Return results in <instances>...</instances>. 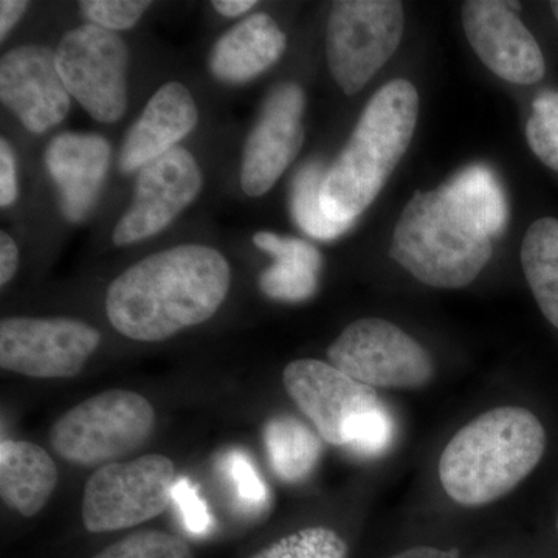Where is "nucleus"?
Returning <instances> with one entry per match:
<instances>
[{
	"label": "nucleus",
	"instance_id": "nucleus-26",
	"mask_svg": "<svg viewBox=\"0 0 558 558\" xmlns=\"http://www.w3.org/2000/svg\"><path fill=\"white\" fill-rule=\"evenodd\" d=\"M529 148L550 170L558 171V92H542L527 120Z\"/></svg>",
	"mask_w": 558,
	"mask_h": 558
},
{
	"label": "nucleus",
	"instance_id": "nucleus-6",
	"mask_svg": "<svg viewBox=\"0 0 558 558\" xmlns=\"http://www.w3.org/2000/svg\"><path fill=\"white\" fill-rule=\"evenodd\" d=\"M175 481L174 462L163 454L98 468L84 487V527L105 534L156 519L171 505Z\"/></svg>",
	"mask_w": 558,
	"mask_h": 558
},
{
	"label": "nucleus",
	"instance_id": "nucleus-30",
	"mask_svg": "<svg viewBox=\"0 0 558 558\" xmlns=\"http://www.w3.org/2000/svg\"><path fill=\"white\" fill-rule=\"evenodd\" d=\"M227 473L236 488L238 498L252 512L264 510L269 505V488L260 478L258 470L253 468L247 454L231 451L226 459Z\"/></svg>",
	"mask_w": 558,
	"mask_h": 558
},
{
	"label": "nucleus",
	"instance_id": "nucleus-19",
	"mask_svg": "<svg viewBox=\"0 0 558 558\" xmlns=\"http://www.w3.org/2000/svg\"><path fill=\"white\" fill-rule=\"evenodd\" d=\"M58 484V469L43 447L28 440L0 444V497L21 513L35 517L49 502Z\"/></svg>",
	"mask_w": 558,
	"mask_h": 558
},
{
	"label": "nucleus",
	"instance_id": "nucleus-27",
	"mask_svg": "<svg viewBox=\"0 0 558 558\" xmlns=\"http://www.w3.org/2000/svg\"><path fill=\"white\" fill-rule=\"evenodd\" d=\"M92 558H194L185 539L163 531H138Z\"/></svg>",
	"mask_w": 558,
	"mask_h": 558
},
{
	"label": "nucleus",
	"instance_id": "nucleus-25",
	"mask_svg": "<svg viewBox=\"0 0 558 558\" xmlns=\"http://www.w3.org/2000/svg\"><path fill=\"white\" fill-rule=\"evenodd\" d=\"M250 558H348V546L332 529L307 527L286 535Z\"/></svg>",
	"mask_w": 558,
	"mask_h": 558
},
{
	"label": "nucleus",
	"instance_id": "nucleus-1",
	"mask_svg": "<svg viewBox=\"0 0 558 558\" xmlns=\"http://www.w3.org/2000/svg\"><path fill=\"white\" fill-rule=\"evenodd\" d=\"M230 264L207 245H178L124 270L106 293V314L121 336L161 341L208 322L227 299Z\"/></svg>",
	"mask_w": 558,
	"mask_h": 558
},
{
	"label": "nucleus",
	"instance_id": "nucleus-33",
	"mask_svg": "<svg viewBox=\"0 0 558 558\" xmlns=\"http://www.w3.org/2000/svg\"><path fill=\"white\" fill-rule=\"evenodd\" d=\"M20 266V250L7 231L0 233V284H9Z\"/></svg>",
	"mask_w": 558,
	"mask_h": 558
},
{
	"label": "nucleus",
	"instance_id": "nucleus-9",
	"mask_svg": "<svg viewBox=\"0 0 558 558\" xmlns=\"http://www.w3.org/2000/svg\"><path fill=\"white\" fill-rule=\"evenodd\" d=\"M329 363L371 388L414 389L433 379L427 351L384 318H360L328 349Z\"/></svg>",
	"mask_w": 558,
	"mask_h": 558
},
{
	"label": "nucleus",
	"instance_id": "nucleus-8",
	"mask_svg": "<svg viewBox=\"0 0 558 558\" xmlns=\"http://www.w3.org/2000/svg\"><path fill=\"white\" fill-rule=\"evenodd\" d=\"M54 57L70 97L92 119L110 124L124 116L130 50L119 33L81 25L62 36Z\"/></svg>",
	"mask_w": 558,
	"mask_h": 558
},
{
	"label": "nucleus",
	"instance_id": "nucleus-38",
	"mask_svg": "<svg viewBox=\"0 0 558 558\" xmlns=\"http://www.w3.org/2000/svg\"><path fill=\"white\" fill-rule=\"evenodd\" d=\"M557 527H558V519H557Z\"/></svg>",
	"mask_w": 558,
	"mask_h": 558
},
{
	"label": "nucleus",
	"instance_id": "nucleus-37",
	"mask_svg": "<svg viewBox=\"0 0 558 558\" xmlns=\"http://www.w3.org/2000/svg\"><path fill=\"white\" fill-rule=\"evenodd\" d=\"M550 9H553L554 16H556L558 22V0H556V2H550Z\"/></svg>",
	"mask_w": 558,
	"mask_h": 558
},
{
	"label": "nucleus",
	"instance_id": "nucleus-3",
	"mask_svg": "<svg viewBox=\"0 0 558 558\" xmlns=\"http://www.w3.org/2000/svg\"><path fill=\"white\" fill-rule=\"evenodd\" d=\"M417 116L418 95L410 81H391L371 98L323 180L319 201L328 218L355 222L376 201L409 149Z\"/></svg>",
	"mask_w": 558,
	"mask_h": 558
},
{
	"label": "nucleus",
	"instance_id": "nucleus-15",
	"mask_svg": "<svg viewBox=\"0 0 558 558\" xmlns=\"http://www.w3.org/2000/svg\"><path fill=\"white\" fill-rule=\"evenodd\" d=\"M0 100L35 134H44L62 123L72 97L62 83L53 51L27 44L3 54Z\"/></svg>",
	"mask_w": 558,
	"mask_h": 558
},
{
	"label": "nucleus",
	"instance_id": "nucleus-11",
	"mask_svg": "<svg viewBox=\"0 0 558 558\" xmlns=\"http://www.w3.org/2000/svg\"><path fill=\"white\" fill-rule=\"evenodd\" d=\"M282 384L319 438L336 447H347L352 427L381 403L376 389L322 360L289 363L282 373Z\"/></svg>",
	"mask_w": 558,
	"mask_h": 558
},
{
	"label": "nucleus",
	"instance_id": "nucleus-32",
	"mask_svg": "<svg viewBox=\"0 0 558 558\" xmlns=\"http://www.w3.org/2000/svg\"><path fill=\"white\" fill-rule=\"evenodd\" d=\"M16 159L5 138L0 140V205L11 207L17 199Z\"/></svg>",
	"mask_w": 558,
	"mask_h": 558
},
{
	"label": "nucleus",
	"instance_id": "nucleus-17",
	"mask_svg": "<svg viewBox=\"0 0 558 558\" xmlns=\"http://www.w3.org/2000/svg\"><path fill=\"white\" fill-rule=\"evenodd\" d=\"M197 121L199 110L190 90L178 81L163 84L128 132L120 150V170L140 171L178 148V143L196 128Z\"/></svg>",
	"mask_w": 558,
	"mask_h": 558
},
{
	"label": "nucleus",
	"instance_id": "nucleus-28",
	"mask_svg": "<svg viewBox=\"0 0 558 558\" xmlns=\"http://www.w3.org/2000/svg\"><path fill=\"white\" fill-rule=\"evenodd\" d=\"M150 5L153 3L143 0H84L80 10L89 24L121 32L135 27Z\"/></svg>",
	"mask_w": 558,
	"mask_h": 558
},
{
	"label": "nucleus",
	"instance_id": "nucleus-29",
	"mask_svg": "<svg viewBox=\"0 0 558 558\" xmlns=\"http://www.w3.org/2000/svg\"><path fill=\"white\" fill-rule=\"evenodd\" d=\"M395 436V422L384 405L377 407L365 416L349 433L348 449L363 457H377L388 449Z\"/></svg>",
	"mask_w": 558,
	"mask_h": 558
},
{
	"label": "nucleus",
	"instance_id": "nucleus-13",
	"mask_svg": "<svg viewBox=\"0 0 558 558\" xmlns=\"http://www.w3.org/2000/svg\"><path fill=\"white\" fill-rule=\"evenodd\" d=\"M304 109L306 97L299 84H279L270 92L242 154L241 186L247 196L269 193L299 156L304 143Z\"/></svg>",
	"mask_w": 558,
	"mask_h": 558
},
{
	"label": "nucleus",
	"instance_id": "nucleus-23",
	"mask_svg": "<svg viewBox=\"0 0 558 558\" xmlns=\"http://www.w3.org/2000/svg\"><path fill=\"white\" fill-rule=\"evenodd\" d=\"M450 193L480 220L492 238L505 230L509 218L508 201L501 183L490 168L475 165L446 183Z\"/></svg>",
	"mask_w": 558,
	"mask_h": 558
},
{
	"label": "nucleus",
	"instance_id": "nucleus-36",
	"mask_svg": "<svg viewBox=\"0 0 558 558\" xmlns=\"http://www.w3.org/2000/svg\"><path fill=\"white\" fill-rule=\"evenodd\" d=\"M256 0H215L213 7L226 17H238L256 5Z\"/></svg>",
	"mask_w": 558,
	"mask_h": 558
},
{
	"label": "nucleus",
	"instance_id": "nucleus-24",
	"mask_svg": "<svg viewBox=\"0 0 558 558\" xmlns=\"http://www.w3.org/2000/svg\"><path fill=\"white\" fill-rule=\"evenodd\" d=\"M325 175L326 171L323 170L322 165L315 161L301 168L293 179L290 209H292L293 219L304 233L315 240L330 241L347 233L354 222H337L323 211L319 191H322Z\"/></svg>",
	"mask_w": 558,
	"mask_h": 558
},
{
	"label": "nucleus",
	"instance_id": "nucleus-21",
	"mask_svg": "<svg viewBox=\"0 0 558 558\" xmlns=\"http://www.w3.org/2000/svg\"><path fill=\"white\" fill-rule=\"evenodd\" d=\"M529 288L550 325L558 329V220H535L521 245Z\"/></svg>",
	"mask_w": 558,
	"mask_h": 558
},
{
	"label": "nucleus",
	"instance_id": "nucleus-4",
	"mask_svg": "<svg viewBox=\"0 0 558 558\" xmlns=\"http://www.w3.org/2000/svg\"><path fill=\"white\" fill-rule=\"evenodd\" d=\"M492 240L444 183L411 197L396 223L391 256L424 284L461 289L487 266Z\"/></svg>",
	"mask_w": 558,
	"mask_h": 558
},
{
	"label": "nucleus",
	"instance_id": "nucleus-35",
	"mask_svg": "<svg viewBox=\"0 0 558 558\" xmlns=\"http://www.w3.org/2000/svg\"><path fill=\"white\" fill-rule=\"evenodd\" d=\"M389 558H459L457 549H439L433 546H416Z\"/></svg>",
	"mask_w": 558,
	"mask_h": 558
},
{
	"label": "nucleus",
	"instance_id": "nucleus-10",
	"mask_svg": "<svg viewBox=\"0 0 558 558\" xmlns=\"http://www.w3.org/2000/svg\"><path fill=\"white\" fill-rule=\"evenodd\" d=\"M97 329L72 318H3L0 366L33 379L78 376L100 347Z\"/></svg>",
	"mask_w": 558,
	"mask_h": 558
},
{
	"label": "nucleus",
	"instance_id": "nucleus-5",
	"mask_svg": "<svg viewBox=\"0 0 558 558\" xmlns=\"http://www.w3.org/2000/svg\"><path fill=\"white\" fill-rule=\"evenodd\" d=\"M154 428L156 411L148 399L126 389H110L58 418L50 444L70 464L102 468L137 451Z\"/></svg>",
	"mask_w": 558,
	"mask_h": 558
},
{
	"label": "nucleus",
	"instance_id": "nucleus-34",
	"mask_svg": "<svg viewBox=\"0 0 558 558\" xmlns=\"http://www.w3.org/2000/svg\"><path fill=\"white\" fill-rule=\"evenodd\" d=\"M31 3L25 0H2L0 2V40H5L14 25L21 21Z\"/></svg>",
	"mask_w": 558,
	"mask_h": 558
},
{
	"label": "nucleus",
	"instance_id": "nucleus-2",
	"mask_svg": "<svg viewBox=\"0 0 558 558\" xmlns=\"http://www.w3.org/2000/svg\"><path fill=\"white\" fill-rule=\"evenodd\" d=\"M545 450V427L534 413L498 407L473 418L447 444L439 459L440 484L465 508L490 505L523 483Z\"/></svg>",
	"mask_w": 558,
	"mask_h": 558
},
{
	"label": "nucleus",
	"instance_id": "nucleus-20",
	"mask_svg": "<svg viewBox=\"0 0 558 558\" xmlns=\"http://www.w3.org/2000/svg\"><path fill=\"white\" fill-rule=\"evenodd\" d=\"M253 242L277 259L259 278V288L269 299L296 303L317 292L322 255L314 245L270 231H259Z\"/></svg>",
	"mask_w": 558,
	"mask_h": 558
},
{
	"label": "nucleus",
	"instance_id": "nucleus-18",
	"mask_svg": "<svg viewBox=\"0 0 558 558\" xmlns=\"http://www.w3.org/2000/svg\"><path fill=\"white\" fill-rule=\"evenodd\" d=\"M288 38L269 14L245 17L220 36L209 54L216 78L242 84L269 70L284 53Z\"/></svg>",
	"mask_w": 558,
	"mask_h": 558
},
{
	"label": "nucleus",
	"instance_id": "nucleus-7",
	"mask_svg": "<svg viewBox=\"0 0 558 558\" xmlns=\"http://www.w3.org/2000/svg\"><path fill=\"white\" fill-rule=\"evenodd\" d=\"M405 16L396 0L333 2L326 33L330 75L348 95L359 94L398 50Z\"/></svg>",
	"mask_w": 558,
	"mask_h": 558
},
{
	"label": "nucleus",
	"instance_id": "nucleus-22",
	"mask_svg": "<svg viewBox=\"0 0 558 558\" xmlns=\"http://www.w3.org/2000/svg\"><path fill=\"white\" fill-rule=\"evenodd\" d=\"M264 440L271 469L286 483H300L317 468L322 444L317 435L296 418H271Z\"/></svg>",
	"mask_w": 558,
	"mask_h": 558
},
{
	"label": "nucleus",
	"instance_id": "nucleus-14",
	"mask_svg": "<svg viewBox=\"0 0 558 558\" xmlns=\"http://www.w3.org/2000/svg\"><path fill=\"white\" fill-rule=\"evenodd\" d=\"M519 9L520 3L469 0L462 5V25L470 46L495 75L509 83L535 84L545 76V58L517 16Z\"/></svg>",
	"mask_w": 558,
	"mask_h": 558
},
{
	"label": "nucleus",
	"instance_id": "nucleus-31",
	"mask_svg": "<svg viewBox=\"0 0 558 558\" xmlns=\"http://www.w3.org/2000/svg\"><path fill=\"white\" fill-rule=\"evenodd\" d=\"M172 502L178 508L183 526L191 534L204 535L211 526L207 505L201 498L199 492L186 478H179L172 487Z\"/></svg>",
	"mask_w": 558,
	"mask_h": 558
},
{
	"label": "nucleus",
	"instance_id": "nucleus-12",
	"mask_svg": "<svg viewBox=\"0 0 558 558\" xmlns=\"http://www.w3.org/2000/svg\"><path fill=\"white\" fill-rule=\"evenodd\" d=\"M202 183L199 165L182 146L150 161L138 171L131 207L113 230V244L124 247L159 234L196 201Z\"/></svg>",
	"mask_w": 558,
	"mask_h": 558
},
{
	"label": "nucleus",
	"instance_id": "nucleus-16",
	"mask_svg": "<svg viewBox=\"0 0 558 558\" xmlns=\"http://www.w3.org/2000/svg\"><path fill=\"white\" fill-rule=\"evenodd\" d=\"M47 170L60 191L61 211L81 222L97 205L110 163L108 140L97 134L62 132L46 149Z\"/></svg>",
	"mask_w": 558,
	"mask_h": 558
}]
</instances>
